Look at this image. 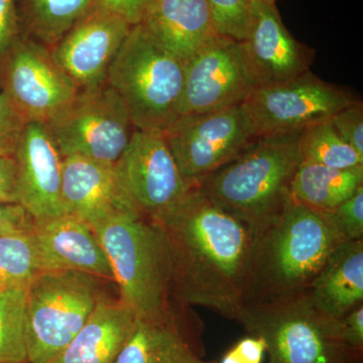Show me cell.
I'll list each match as a JSON object with an SVG mask.
<instances>
[{
    "mask_svg": "<svg viewBox=\"0 0 363 363\" xmlns=\"http://www.w3.org/2000/svg\"><path fill=\"white\" fill-rule=\"evenodd\" d=\"M35 220L18 203H0V236L33 233Z\"/></svg>",
    "mask_w": 363,
    "mask_h": 363,
    "instance_id": "cell-33",
    "label": "cell"
},
{
    "mask_svg": "<svg viewBox=\"0 0 363 363\" xmlns=\"http://www.w3.org/2000/svg\"><path fill=\"white\" fill-rule=\"evenodd\" d=\"M344 240L331 211L290 199L276 218L257 231L245 307L307 292Z\"/></svg>",
    "mask_w": 363,
    "mask_h": 363,
    "instance_id": "cell-2",
    "label": "cell"
},
{
    "mask_svg": "<svg viewBox=\"0 0 363 363\" xmlns=\"http://www.w3.org/2000/svg\"><path fill=\"white\" fill-rule=\"evenodd\" d=\"M182 325L175 311L162 319L135 318L113 363H195L202 359L198 331Z\"/></svg>",
    "mask_w": 363,
    "mask_h": 363,
    "instance_id": "cell-20",
    "label": "cell"
},
{
    "mask_svg": "<svg viewBox=\"0 0 363 363\" xmlns=\"http://www.w3.org/2000/svg\"><path fill=\"white\" fill-rule=\"evenodd\" d=\"M152 0H94L92 6L119 16L131 26L138 25Z\"/></svg>",
    "mask_w": 363,
    "mask_h": 363,
    "instance_id": "cell-34",
    "label": "cell"
},
{
    "mask_svg": "<svg viewBox=\"0 0 363 363\" xmlns=\"http://www.w3.org/2000/svg\"><path fill=\"white\" fill-rule=\"evenodd\" d=\"M26 288L0 292V363L28 362Z\"/></svg>",
    "mask_w": 363,
    "mask_h": 363,
    "instance_id": "cell-27",
    "label": "cell"
},
{
    "mask_svg": "<svg viewBox=\"0 0 363 363\" xmlns=\"http://www.w3.org/2000/svg\"><path fill=\"white\" fill-rule=\"evenodd\" d=\"M94 0H16L21 37L52 50Z\"/></svg>",
    "mask_w": 363,
    "mask_h": 363,
    "instance_id": "cell-24",
    "label": "cell"
},
{
    "mask_svg": "<svg viewBox=\"0 0 363 363\" xmlns=\"http://www.w3.org/2000/svg\"><path fill=\"white\" fill-rule=\"evenodd\" d=\"M114 168L136 209L154 222L171 213L192 190L161 131L135 128Z\"/></svg>",
    "mask_w": 363,
    "mask_h": 363,
    "instance_id": "cell-12",
    "label": "cell"
},
{
    "mask_svg": "<svg viewBox=\"0 0 363 363\" xmlns=\"http://www.w3.org/2000/svg\"><path fill=\"white\" fill-rule=\"evenodd\" d=\"M185 64L138 25L130 33L106 74L136 130L164 133L180 116Z\"/></svg>",
    "mask_w": 363,
    "mask_h": 363,
    "instance_id": "cell-5",
    "label": "cell"
},
{
    "mask_svg": "<svg viewBox=\"0 0 363 363\" xmlns=\"http://www.w3.org/2000/svg\"><path fill=\"white\" fill-rule=\"evenodd\" d=\"M339 135L363 156V104L362 100L345 107L330 119Z\"/></svg>",
    "mask_w": 363,
    "mask_h": 363,
    "instance_id": "cell-29",
    "label": "cell"
},
{
    "mask_svg": "<svg viewBox=\"0 0 363 363\" xmlns=\"http://www.w3.org/2000/svg\"><path fill=\"white\" fill-rule=\"evenodd\" d=\"M156 223L166 245L171 297L238 319L245 305L255 227L196 188Z\"/></svg>",
    "mask_w": 363,
    "mask_h": 363,
    "instance_id": "cell-1",
    "label": "cell"
},
{
    "mask_svg": "<svg viewBox=\"0 0 363 363\" xmlns=\"http://www.w3.org/2000/svg\"><path fill=\"white\" fill-rule=\"evenodd\" d=\"M301 133L260 136L196 189L259 231L290 201Z\"/></svg>",
    "mask_w": 363,
    "mask_h": 363,
    "instance_id": "cell-3",
    "label": "cell"
},
{
    "mask_svg": "<svg viewBox=\"0 0 363 363\" xmlns=\"http://www.w3.org/2000/svg\"><path fill=\"white\" fill-rule=\"evenodd\" d=\"M215 28L219 35L230 39H247L252 26L253 4L252 0H205Z\"/></svg>",
    "mask_w": 363,
    "mask_h": 363,
    "instance_id": "cell-28",
    "label": "cell"
},
{
    "mask_svg": "<svg viewBox=\"0 0 363 363\" xmlns=\"http://www.w3.org/2000/svg\"><path fill=\"white\" fill-rule=\"evenodd\" d=\"M359 100L350 90L308 71L286 82L255 88L242 105L260 138L300 131L330 121Z\"/></svg>",
    "mask_w": 363,
    "mask_h": 363,
    "instance_id": "cell-10",
    "label": "cell"
},
{
    "mask_svg": "<svg viewBox=\"0 0 363 363\" xmlns=\"http://www.w3.org/2000/svg\"><path fill=\"white\" fill-rule=\"evenodd\" d=\"M26 121L6 93H0V150L13 155Z\"/></svg>",
    "mask_w": 363,
    "mask_h": 363,
    "instance_id": "cell-31",
    "label": "cell"
},
{
    "mask_svg": "<svg viewBox=\"0 0 363 363\" xmlns=\"http://www.w3.org/2000/svg\"><path fill=\"white\" fill-rule=\"evenodd\" d=\"M102 281L76 271L35 274L26 286L28 362L49 363L77 335L105 298Z\"/></svg>",
    "mask_w": 363,
    "mask_h": 363,
    "instance_id": "cell-6",
    "label": "cell"
},
{
    "mask_svg": "<svg viewBox=\"0 0 363 363\" xmlns=\"http://www.w3.org/2000/svg\"><path fill=\"white\" fill-rule=\"evenodd\" d=\"M308 295L326 316L340 320L363 302V240H344L332 252Z\"/></svg>",
    "mask_w": 363,
    "mask_h": 363,
    "instance_id": "cell-21",
    "label": "cell"
},
{
    "mask_svg": "<svg viewBox=\"0 0 363 363\" xmlns=\"http://www.w3.org/2000/svg\"><path fill=\"white\" fill-rule=\"evenodd\" d=\"M331 212L346 240H363V186Z\"/></svg>",
    "mask_w": 363,
    "mask_h": 363,
    "instance_id": "cell-30",
    "label": "cell"
},
{
    "mask_svg": "<svg viewBox=\"0 0 363 363\" xmlns=\"http://www.w3.org/2000/svg\"><path fill=\"white\" fill-rule=\"evenodd\" d=\"M23 363H30V362H23Z\"/></svg>",
    "mask_w": 363,
    "mask_h": 363,
    "instance_id": "cell-40",
    "label": "cell"
},
{
    "mask_svg": "<svg viewBox=\"0 0 363 363\" xmlns=\"http://www.w3.org/2000/svg\"><path fill=\"white\" fill-rule=\"evenodd\" d=\"M131 28L116 14L91 7L52 48V58L78 91L101 85Z\"/></svg>",
    "mask_w": 363,
    "mask_h": 363,
    "instance_id": "cell-15",
    "label": "cell"
},
{
    "mask_svg": "<svg viewBox=\"0 0 363 363\" xmlns=\"http://www.w3.org/2000/svg\"><path fill=\"white\" fill-rule=\"evenodd\" d=\"M252 4H277V0H252Z\"/></svg>",
    "mask_w": 363,
    "mask_h": 363,
    "instance_id": "cell-38",
    "label": "cell"
},
{
    "mask_svg": "<svg viewBox=\"0 0 363 363\" xmlns=\"http://www.w3.org/2000/svg\"><path fill=\"white\" fill-rule=\"evenodd\" d=\"M195 363H216V362H204V360L201 359V360H199V362H197Z\"/></svg>",
    "mask_w": 363,
    "mask_h": 363,
    "instance_id": "cell-39",
    "label": "cell"
},
{
    "mask_svg": "<svg viewBox=\"0 0 363 363\" xmlns=\"http://www.w3.org/2000/svg\"><path fill=\"white\" fill-rule=\"evenodd\" d=\"M114 166L82 157H63L62 200L66 214L94 230L113 215L138 210L124 191Z\"/></svg>",
    "mask_w": 363,
    "mask_h": 363,
    "instance_id": "cell-17",
    "label": "cell"
},
{
    "mask_svg": "<svg viewBox=\"0 0 363 363\" xmlns=\"http://www.w3.org/2000/svg\"><path fill=\"white\" fill-rule=\"evenodd\" d=\"M238 45L255 89L297 78L311 71L314 61V50L291 35L277 4H253L250 32Z\"/></svg>",
    "mask_w": 363,
    "mask_h": 363,
    "instance_id": "cell-14",
    "label": "cell"
},
{
    "mask_svg": "<svg viewBox=\"0 0 363 363\" xmlns=\"http://www.w3.org/2000/svg\"><path fill=\"white\" fill-rule=\"evenodd\" d=\"M45 125L62 157H82L112 166L135 130L123 100L106 81L78 91L70 105Z\"/></svg>",
    "mask_w": 363,
    "mask_h": 363,
    "instance_id": "cell-8",
    "label": "cell"
},
{
    "mask_svg": "<svg viewBox=\"0 0 363 363\" xmlns=\"http://www.w3.org/2000/svg\"><path fill=\"white\" fill-rule=\"evenodd\" d=\"M0 83L26 123H49L78 92L51 50L23 37L0 60Z\"/></svg>",
    "mask_w": 363,
    "mask_h": 363,
    "instance_id": "cell-11",
    "label": "cell"
},
{
    "mask_svg": "<svg viewBox=\"0 0 363 363\" xmlns=\"http://www.w3.org/2000/svg\"><path fill=\"white\" fill-rule=\"evenodd\" d=\"M140 23L185 65L220 35L205 0H152Z\"/></svg>",
    "mask_w": 363,
    "mask_h": 363,
    "instance_id": "cell-19",
    "label": "cell"
},
{
    "mask_svg": "<svg viewBox=\"0 0 363 363\" xmlns=\"http://www.w3.org/2000/svg\"><path fill=\"white\" fill-rule=\"evenodd\" d=\"M341 342L351 351H359L363 346V304L338 320Z\"/></svg>",
    "mask_w": 363,
    "mask_h": 363,
    "instance_id": "cell-36",
    "label": "cell"
},
{
    "mask_svg": "<svg viewBox=\"0 0 363 363\" xmlns=\"http://www.w3.org/2000/svg\"><path fill=\"white\" fill-rule=\"evenodd\" d=\"M253 89L238 40L218 35L185 65L180 116L242 105Z\"/></svg>",
    "mask_w": 363,
    "mask_h": 363,
    "instance_id": "cell-13",
    "label": "cell"
},
{
    "mask_svg": "<svg viewBox=\"0 0 363 363\" xmlns=\"http://www.w3.org/2000/svg\"><path fill=\"white\" fill-rule=\"evenodd\" d=\"M18 181V203L35 222L66 214L62 200L63 157L47 125L28 121L13 152Z\"/></svg>",
    "mask_w": 363,
    "mask_h": 363,
    "instance_id": "cell-16",
    "label": "cell"
},
{
    "mask_svg": "<svg viewBox=\"0 0 363 363\" xmlns=\"http://www.w3.org/2000/svg\"><path fill=\"white\" fill-rule=\"evenodd\" d=\"M40 272L76 271L113 281L111 262L96 233L64 214L35 222L33 231Z\"/></svg>",
    "mask_w": 363,
    "mask_h": 363,
    "instance_id": "cell-18",
    "label": "cell"
},
{
    "mask_svg": "<svg viewBox=\"0 0 363 363\" xmlns=\"http://www.w3.org/2000/svg\"><path fill=\"white\" fill-rule=\"evenodd\" d=\"M162 133L191 189L197 188L259 138L243 105L180 116Z\"/></svg>",
    "mask_w": 363,
    "mask_h": 363,
    "instance_id": "cell-9",
    "label": "cell"
},
{
    "mask_svg": "<svg viewBox=\"0 0 363 363\" xmlns=\"http://www.w3.org/2000/svg\"><path fill=\"white\" fill-rule=\"evenodd\" d=\"M266 347V342L259 336H247L238 341L219 363H262Z\"/></svg>",
    "mask_w": 363,
    "mask_h": 363,
    "instance_id": "cell-35",
    "label": "cell"
},
{
    "mask_svg": "<svg viewBox=\"0 0 363 363\" xmlns=\"http://www.w3.org/2000/svg\"><path fill=\"white\" fill-rule=\"evenodd\" d=\"M40 272L33 233L0 236V292L26 288Z\"/></svg>",
    "mask_w": 363,
    "mask_h": 363,
    "instance_id": "cell-26",
    "label": "cell"
},
{
    "mask_svg": "<svg viewBox=\"0 0 363 363\" xmlns=\"http://www.w3.org/2000/svg\"><path fill=\"white\" fill-rule=\"evenodd\" d=\"M21 38L16 0H0V60Z\"/></svg>",
    "mask_w": 363,
    "mask_h": 363,
    "instance_id": "cell-32",
    "label": "cell"
},
{
    "mask_svg": "<svg viewBox=\"0 0 363 363\" xmlns=\"http://www.w3.org/2000/svg\"><path fill=\"white\" fill-rule=\"evenodd\" d=\"M0 203H18L16 164L13 155L0 150Z\"/></svg>",
    "mask_w": 363,
    "mask_h": 363,
    "instance_id": "cell-37",
    "label": "cell"
},
{
    "mask_svg": "<svg viewBox=\"0 0 363 363\" xmlns=\"http://www.w3.org/2000/svg\"><path fill=\"white\" fill-rule=\"evenodd\" d=\"M108 257L121 303L143 319L173 312L162 229L138 210L113 215L94 229Z\"/></svg>",
    "mask_w": 363,
    "mask_h": 363,
    "instance_id": "cell-4",
    "label": "cell"
},
{
    "mask_svg": "<svg viewBox=\"0 0 363 363\" xmlns=\"http://www.w3.org/2000/svg\"><path fill=\"white\" fill-rule=\"evenodd\" d=\"M363 186V166L333 169L301 162L291 186V199L314 209L333 211Z\"/></svg>",
    "mask_w": 363,
    "mask_h": 363,
    "instance_id": "cell-23",
    "label": "cell"
},
{
    "mask_svg": "<svg viewBox=\"0 0 363 363\" xmlns=\"http://www.w3.org/2000/svg\"><path fill=\"white\" fill-rule=\"evenodd\" d=\"M298 149L301 162L342 169L363 166V156L339 135L330 121L303 130Z\"/></svg>",
    "mask_w": 363,
    "mask_h": 363,
    "instance_id": "cell-25",
    "label": "cell"
},
{
    "mask_svg": "<svg viewBox=\"0 0 363 363\" xmlns=\"http://www.w3.org/2000/svg\"><path fill=\"white\" fill-rule=\"evenodd\" d=\"M135 318L121 301L104 298L77 335L49 363H113Z\"/></svg>",
    "mask_w": 363,
    "mask_h": 363,
    "instance_id": "cell-22",
    "label": "cell"
},
{
    "mask_svg": "<svg viewBox=\"0 0 363 363\" xmlns=\"http://www.w3.org/2000/svg\"><path fill=\"white\" fill-rule=\"evenodd\" d=\"M236 321L264 339L269 363H346L353 352L339 338L338 320L320 311L307 292L247 306Z\"/></svg>",
    "mask_w": 363,
    "mask_h": 363,
    "instance_id": "cell-7",
    "label": "cell"
}]
</instances>
